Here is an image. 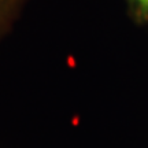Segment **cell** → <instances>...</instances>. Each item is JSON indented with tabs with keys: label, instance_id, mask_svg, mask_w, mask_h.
Wrapping results in <instances>:
<instances>
[{
	"label": "cell",
	"instance_id": "6da1fadb",
	"mask_svg": "<svg viewBox=\"0 0 148 148\" xmlns=\"http://www.w3.org/2000/svg\"><path fill=\"white\" fill-rule=\"evenodd\" d=\"M138 16L148 19V0H129Z\"/></svg>",
	"mask_w": 148,
	"mask_h": 148
},
{
	"label": "cell",
	"instance_id": "7a4b0ae2",
	"mask_svg": "<svg viewBox=\"0 0 148 148\" xmlns=\"http://www.w3.org/2000/svg\"><path fill=\"white\" fill-rule=\"evenodd\" d=\"M4 1H5V0H0V5L3 4V3H4Z\"/></svg>",
	"mask_w": 148,
	"mask_h": 148
}]
</instances>
